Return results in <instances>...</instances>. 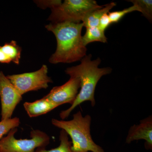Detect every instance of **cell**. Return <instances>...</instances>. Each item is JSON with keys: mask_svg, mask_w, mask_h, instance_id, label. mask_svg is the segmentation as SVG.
<instances>
[{"mask_svg": "<svg viewBox=\"0 0 152 152\" xmlns=\"http://www.w3.org/2000/svg\"><path fill=\"white\" fill-rule=\"evenodd\" d=\"M23 106L30 118L45 115L58 107L56 105L44 97L32 102H26Z\"/></svg>", "mask_w": 152, "mask_h": 152, "instance_id": "10", "label": "cell"}, {"mask_svg": "<svg viewBox=\"0 0 152 152\" xmlns=\"http://www.w3.org/2000/svg\"><path fill=\"white\" fill-rule=\"evenodd\" d=\"M115 6V3L111 2L103 6L101 8L90 12L85 17L82 22L83 24L84 27L86 28L98 27L101 18L104 14L110 12V10Z\"/></svg>", "mask_w": 152, "mask_h": 152, "instance_id": "11", "label": "cell"}, {"mask_svg": "<svg viewBox=\"0 0 152 152\" xmlns=\"http://www.w3.org/2000/svg\"><path fill=\"white\" fill-rule=\"evenodd\" d=\"M107 39L105 35L104 31L101 30L98 27L86 28L84 35L82 36V40L85 46L88 44L95 42L107 43Z\"/></svg>", "mask_w": 152, "mask_h": 152, "instance_id": "12", "label": "cell"}, {"mask_svg": "<svg viewBox=\"0 0 152 152\" xmlns=\"http://www.w3.org/2000/svg\"><path fill=\"white\" fill-rule=\"evenodd\" d=\"M144 140L145 141V146L147 150L152 149V117L150 116L140 121L138 125L131 127L126 139V143Z\"/></svg>", "mask_w": 152, "mask_h": 152, "instance_id": "9", "label": "cell"}, {"mask_svg": "<svg viewBox=\"0 0 152 152\" xmlns=\"http://www.w3.org/2000/svg\"><path fill=\"white\" fill-rule=\"evenodd\" d=\"M11 62L10 58L4 53L2 50L1 46H0V63L9 64Z\"/></svg>", "mask_w": 152, "mask_h": 152, "instance_id": "20", "label": "cell"}, {"mask_svg": "<svg viewBox=\"0 0 152 152\" xmlns=\"http://www.w3.org/2000/svg\"><path fill=\"white\" fill-rule=\"evenodd\" d=\"M111 24H112V23L109 18L108 13L105 14L101 18L99 22L98 27L102 31H104Z\"/></svg>", "mask_w": 152, "mask_h": 152, "instance_id": "18", "label": "cell"}, {"mask_svg": "<svg viewBox=\"0 0 152 152\" xmlns=\"http://www.w3.org/2000/svg\"><path fill=\"white\" fill-rule=\"evenodd\" d=\"M37 3L38 5L41 8L49 7L52 9L61 5L62 4V2L61 1H38Z\"/></svg>", "mask_w": 152, "mask_h": 152, "instance_id": "19", "label": "cell"}, {"mask_svg": "<svg viewBox=\"0 0 152 152\" xmlns=\"http://www.w3.org/2000/svg\"><path fill=\"white\" fill-rule=\"evenodd\" d=\"M20 124V119L17 117L1 120L0 121V140L2 138L3 136L8 134L12 129L18 127Z\"/></svg>", "mask_w": 152, "mask_h": 152, "instance_id": "16", "label": "cell"}, {"mask_svg": "<svg viewBox=\"0 0 152 152\" xmlns=\"http://www.w3.org/2000/svg\"><path fill=\"white\" fill-rule=\"evenodd\" d=\"M52 124L65 131L72 139V152H105L103 149L95 143L91 134V118L87 115L83 117L78 111L69 121L53 119Z\"/></svg>", "mask_w": 152, "mask_h": 152, "instance_id": "3", "label": "cell"}, {"mask_svg": "<svg viewBox=\"0 0 152 152\" xmlns=\"http://www.w3.org/2000/svg\"><path fill=\"white\" fill-rule=\"evenodd\" d=\"M3 51L7 56L10 58L11 61L16 64H19L20 58L22 49L17 45L16 42L12 41L10 43H6L1 47Z\"/></svg>", "mask_w": 152, "mask_h": 152, "instance_id": "13", "label": "cell"}, {"mask_svg": "<svg viewBox=\"0 0 152 152\" xmlns=\"http://www.w3.org/2000/svg\"><path fill=\"white\" fill-rule=\"evenodd\" d=\"M134 11H138L137 8L135 6L133 5L123 10L115 11L108 13V15L112 23H118L125 15Z\"/></svg>", "mask_w": 152, "mask_h": 152, "instance_id": "17", "label": "cell"}, {"mask_svg": "<svg viewBox=\"0 0 152 152\" xmlns=\"http://www.w3.org/2000/svg\"><path fill=\"white\" fill-rule=\"evenodd\" d=\"M80 88V81L77 77H70L64 84L54 87L44 98L58 107L65 104L71 105L75 102Z\"/></svg>", "mask_w": 152, "mask_h": 152, "instance_id": "8", "label": "cell"}, {"mask_svg": "<svg viewBox=\"0 0 152 152\" xmlns=\"http://www.w3.org/2000/svg\"><path fill=\"white\" fill-rule=\"evenodd\" d=\"M129 1L132 3L133 5L137 8L139 12L150 22L152 20V1L151 0H131Z\"/></svg>", "mask_w": 152, "mask_h": 152, "instance_id": "15", "label": "cell"}, {"mask_svg": "<svg viewBox=\"0 0 152 152\" xmlns=\"http://www.w3.org/2000/svg\"><path fill=\"white\" fill-rule=\"evenodd\" d=\"M17 131V128L12 129L0 140V152H35L37 149L45 148L50 143V137L39 130L32 131L30 139L19 140L15 137Z\"/></svg>", "mask_w": 152, "mask_h": 152, "instance_id": "5", "label": "cell"}, {"mask_svg": "<svg viewBox=\"0 0 152 152\" xmlns=\"http://www.w3.org/2000/svg\"><path fill=\"white\" fill-rule=\"evenodd\" d=\"M0 98L1 120L11 118L22 96L2 71L0 72Z\"/></svg>", "mask_w": 152, "mask_h": 152, "instance_id": "7", "label": "cell"}, {"mask_svg": "<svg viewBox=\"0 0 152 152\" xmlns=\"http://www.w3.org/2000/svg\"><path fill=\"white\" fill-rule=\"evenodd\" d=\"M103 6L99 5L94 0H65L60 5L51 9L48 20L51 23H80L89 13Z\"/></svg>", "mask_w": 152, "mask_h": 152, "instance_id": "4", "label": "cell"}, {"mask_svg": "<svg viewBox=\"0 0 152 152\" xmlns=\"http://www.w3.org/2000/svg\"><path fill=\"white\" fill-rule=\"evenodd\" d=\"M91 58V54L85 56L81 60L80 65L66 70V73L70 77L78 78L80 81L81 89L71 107L60 113V118L63 120L67 118L77 106L86 101H90L91 106L94 107L95 91L98 82L102 76L112 72V69L110 67L99 68L101 62L100 58L92 61Z\"/></svg>", "mask_w": 152, "mask_h": 152, "instance_id": "2", "label": "cell"}, {"mask_svg": "<svg viewBox=\"0 0 152 152\" xmlns=\"http://www.w3.org/2000/svg\"><path fill=\"white\" fill-rule=\"evenodd\" d=\"M83 23H50L45 26L54 34L57 46L49 59L51 64L72 63L81 60L86 56L87 49L82 40Z\"/></svg>", "mask_w": 152, "mask_h": 152, "instance_id": "1", "label": "cell"}, {"mask_svg": "<svg viewBox=\"0 0 152 152\" xmlns=\"http://www.w3.org/2000/svg\"><path fill=\"white\" fill-rule=\"evenodd\" d=\"M48 68L44 65L39 70L32 72L7 76L21 95L28 92L46 89L51 79L48 76Z\"/></svg>", "mask_w": 152, "mask_h": 152, "instance_id": "6", "label": "cell"}, {"mask_svg": "<svg viewBox=\"0 0 152 152\" xmlns=\"http://www.w3.org/2000/svg\"><path fill=\"white\" fill-rule=\"evenodd\" d=\"M59 146L51 150H47L45 148H39L35 152H72L71 150L72 142L69 141L68 134L62 129L60 132Z\"/></svg>", "mask_w": 152, "mask_h": 152, "instance_id": "14", "label": "cell"}]
</instances>
